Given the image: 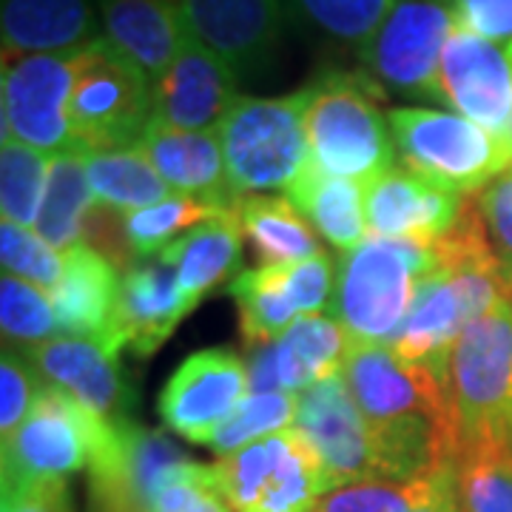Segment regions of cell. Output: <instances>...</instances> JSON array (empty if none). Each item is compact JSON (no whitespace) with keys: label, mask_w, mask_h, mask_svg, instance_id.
I'll list each match as a JSON object with an SVG mask.
<instances>
[{"label":"cell","mask_w":512,"mask_h":512,"mask_svg":"<svg viewBox=\"0 0 512 512\" xmlns=\"http://www.w3.org/2000/svg\"><path fill=\"white\" fill-rule=\"evenodd\" d=\"M342 376L370 430L379 478L410 481L453 467L458 430L441 376L373 342L350 345Z\"/></svg>","instance_id":"obj_1"},{"label":"cell","mask_w":512,"mask_h":512,"mask_svg":"<svg viewBox=\"0 0 512 512\" xmlns=\"http://www.w3.org/2000/svg\"><path fill=\"white\" fill-rule=\"evenodd\" d=\"M379 97L365 74L328 72L313 80L305 114L313 168L362 185L396 168V143Z\"/></svg>","instance_id":"obj_2"},{"label":"cell","mask_w":512,"mask_h":512,"mask_svg":"<svg viewBox=\"0 0 512 512\" xmlns=\"http://www.w3.org/2000/svg\"><path fill=\"white\" fill-rule=\"evenodd\" d=\"M436 268L433 245L367 237L342 256L330 311L353 342L390 345L404 325L421 279Z\"/></svg>","instance_id":"obj_3"},{"label":"cell","mask_w":512,"mask_h":512,"mask_svg":"<svg viewBox=\"0 0 512 512\" xmlns=\"http://www.w3.org/2000/svg\"><path fill=\"white\" fill-rule=\"evenodd\" d=\"M311 86L288 97H248L237 103L220 123L225 171L234 197L291 191L311 165L305 114Z\"/></svg>","instance_id":"obj_4"},{"label":"cell","mask_w":512,"mask_h":512,"mask_svg":"<svg viewBox=\"0 0 512 512\" xmlns=\"http://www.w3.org/2000/svg\"><path fill=\"white\" fill-rule=\"evenodd\" d=\"M387 120L399 165L453 194L473 197L512 168L510 143L456 111L399 106Z\"/></svg>","instance_id":"obj_5"},{"label":"cell","mask_w":512,"mask_h":512,"mask_svg":"<svg viewBox=\"0 0 512 512\" xmlns=\"http://www.w3.org/2000/svg\"><path fill=\"white\" fill-rule=\"evenodd\" d=\"M458 430L464 444L512 447V302H501L461 330L444 370Z\"/></svg>","instance_id":"obj_6"},{"label":"cell","mask_w":512,"mask_h":512,"mask_svg":"<svg viewBox=\"0 0 512 512\" xmlns=\"http://www.w3.org/2000/svg\"><path fill=\"white\" fill-rule=\"evenodd\" d=\"M151 123L154 83L148 74L117 52L106 37L83 46L69 97L74 148L86 154L134 148Z\"/></svg>","instance_id":"obj_7"},{"label":"cell","mask_w":512,"mask_h":512,"mask_svg":"<svg viewBox=\"0 0 512 512\" xmlns=\"http://www.w3.org/2000/svg\"><path fill=\"white\" fill-rule=\"evenodd\" d=\"M114 436V424L100 419L66 390L43 382L32 413L3 439V490L35 487L89 470L94 456Z\"/></svg>","instance_id":"obj_8"},{"label":"cell","mask_w":512,"mask_h":512,"mask_svg":"<svg viewBox=\"0 0 512 512\" xmlns=\"http://www.w3.org/2000/svg\"><path fill=\"white\" fill-rule=\"evenodd\" d=\"M234 512H311L330 484L322 461L296 427L214 461Z\"/></svg>","instance_id":"obj_9"},{"label":"cell","mask_w":512,"mask_h":512,"mask_svg":"<svg viewBox=\"0 0 512 512\" xmlns=\"http://www.w3.org/2000/svg\"><path fill=\"white\" fill-rule=\"evenodd\" d=\"M458 23L441 0H396L359 49L367 77L387 92L436 103V72Z\"/></svg>","instance_id":"obj_10"},{"label":"cell","mask_w":512,"mask_h":512,"mask_svg":"<svg viewBox=\"0 0 512 512\" xmlns=\"http://www.w3.org/2000/svg\"><path fill=\"white\" fill-rule=\"evenodd\" d=\"M77 60L80 49L57 55H3V140H18L46 154L74 148L69 97Z\"/></svg>","instance_id":"obj_11"},{"label":"cell","mask_w":512,"mask_h":512,"mask_svg":"<svg viewBox=\"0 0 512 512\" xmlns=\"http://www.w3.org/2000/svg\"><path fill=\"white\" fill-rule=\"evenodd\" d=\"M436 103L507 140L512 120V49L458 23L436 72Z\"/></svg>","instance_id":"obj_12"},{"label":"cell","mask_w":512,"mask_h":512,"mask_svg":"<svg viewBox=\"0 0 512 512\" xmlns=\"http://www.w3.org/2000/svg\"><path fill=\"white\" fill-rule=\"evenodd\" d=\"M191 461L163 430L137 421L114 424L111 441L89 464L97 512H151L154 495L180 464Z\"/></svg>","instance_id":"obj_13"},{"label":"cell","mask_w":512,"mask_h":512,"mask_svg":"<svg viewBox=\"0 0 512 512\" xmlns=\"http://www.w3.org/2000/svg\"><path fill=\"white\" fill-rule=\"evenodd\" d=\"M245 396V359H239L234 350L211 348L188 356L174 370L160 393L157 410L171 433L208 447Z\"/></svg>","instance_id":"obj_14"},{"label":"cell","mask_w":512,"mask_h":512,"mask_svg":"<svg viewBox=\"0 0 512 512\" xmlns=\"http://www.w3.org/2000/svg\"><path fill=\"white\" fill-rule=\"evenodd\" d=\"M293 427L311 441V447L322 461L330 490L350 481L379 478L370 430L350 396L342 373L322 379L299 393V410Z\"/></svg>","instance_id":"obj_15"},{"label":"cell","mask_w":512,"mask_h":512,"mask_svg":"<svg viewBox=\"0 0 512 512\" xmlns=\"http://www.w3.org/2000/svg\"><path fill=\"white\" fill-rule=\"evenodd\" d=\"M350 345V333L333 316L305 313L276 342L248 348V393H302L342 373Z\"/></svg>","instance_id":"obj_16"},{"label":"cell","mask_w":512,"mask_h":512,"mask_svg":"<svg viewBox=\"0 0 512 512\" xmlns=\"http://www.w3.org/2000/svg\"><path fill=\"white\" fill-rule=\"evenodd\" d=\"M120 350L123 345L111 339L55 336L43 345L23 350V356L46 382L66 390L100 419L120 424L131 419L128 413L134 407V390L120 370Z\"/></svg>","instance_id":"obj_17"},{"label":"cell","mask_w":512,"mask_h":512,"mask_svg":"<svg viewBox=\"0 0 512 512\" xmlns=\"http://www.w3.org/2000/svg\"><path fill=\"white\" fill-rule=\"evenodd\" d=\"M237 97V72L188 32L174 63L154 83V123L180 131H214Z\"/></svg>","instance_id":"obj_18"},{"label":"cell","mask_w":512,"mask_h":512,"mask_svg":"<svg viewBox=\"0 0 512 512\" xmlns=\"http://www.w3.org/2000/svg\"><path fill=\"white\" fill-rule=\"evenodd\" d=\"M188 32L237 72L259 74L279 40L282 0H177Z\"/></svg>","instance_id":"obj_19"},{"label":"cell","mask_w":512,"mask_h":512,"mask_svg":"<svg viewBox=\"0 0 512 512\" xmlns=\"http://www.w3.org/2000/svg\"><path fill=\"white\" fill-rule=\"evenodd\" d=\"M467 197L427 183L402 165L367 185L365 208L370 237L410 239L433 245L461 214Z\"/></svg>","instance_id":"obj_20"},{"label":"cell","mask_w":512,"mask_h":512,"mask_svg":"<svg viewBox=\"0 0 512 512\" xmlns=\"http://www.w3.org/2000/svg\"><path fill=\"white\" fill-rule=\"evenodd\" d=\"M191 311L194 305L183 296L177 274L163 256L131 262L120 276L117 339L140 359L163 348Z\"/></svg>","instance_id":"obj_21"},{"label":"cell","mask_w":512,"mask_h":512,"mask_svg":"<svg viewBox=\"0 0 512 512\" xmlns=\"http://www.w3.org/2000/svg\"><path fill=\"white\" fill-rule=\"evenodd\" d=\"M120 276L109 256L89 242H80L63 254V276L55 285L52 308L57 319V336L83 339H117V299Z\"/></svg>","instance_id":"obj_22"},{"label":"cell","mask_w":512,"mask_h":512,"mask_svg":"<svg viewBox=\"0 0 512 512\" xmlns=\"http://www.w3.org/2000/svg\"><path fill=\"white\" fill-rule=\"evenodd\" d=\"M151 165L174 194L214 202L220 208H234V197L225 171L220 131H180V128L151 123L140 146Z\"/></svg>","instance_id":"obj_23"},{"label":"cell","mask_w":512,"mask_h":512,"mask_svg":"<svg viewBox=\"0 0 512 512\" xmlns=\"http://www.w3.org/2000/svg\"><path fill=\"white\" fill-rule=\"evenodd\" d=\"M97 15L103 37L151 83L163 77L188 37L177 0H97Z\"/></svg>","instance_id":"obj_24"},{"label":"cell","mask_w":512,"mask_h":512,"mask_svg":"<svg viewBox=\"0 0 512 512\" xmlns=\"http://www.w3.org/2000/svg\"><path fill=\"white\" fill-rule=\"evenodd\" d=\"M467 325H473V319L464 308L456 279L444 265L436 262V268L421 279L413 308L399 333L393 336L390 348L410 362L430 367L444 382L453 345Z\"/></svg>","instance_id":"obj_25"},{"label":"cell","mask_w":512,"mask_h":512,"mask_svg":"<svg viewBox=\"0 0 512 512\" xmlns=\"http://www.w3.org/2000/svg\"><path fill=\"white\" fill-rule=\"evenodd\" d=\"M3 55L77 52L103 37L92 0H0Z\"/></svg>","instance_id":"obj_26"},{"label":"cell","mask_w":512,"mask_h":512,"mask_svg":"<svg viewBox=\"0 0 512 512\" xmlns=\"http://www.w3.org/2000/svg\"><path fill=\"white\" fill-rule=\"evenodd\" d=\"M242 237L234 205V211L202 222L160 254L174 268L180 291L194 308L214 288L231 285L242 274Z\"/></svg>","instance_id":"obj_27"},{"label":"cell","mask_w":512,"mask_h":512,"mask_svg":"<svg viewBox=\"0 0 512 512\" xmlns=\"http://www.w3.org/2000/svg\"><path fill=\"white\" fill-rule=\"evenodd\" d=\"M365 191L367 185L330 177L308 165L302 180L288 191V200L311 222L313 231H319L336 251L348 254L370 237Z\"/></svg>","instance_id":"obj_28"},{"label":"cell","mask_w":512,"mask_h":512,"mask_svg":"<svg viewBox=\"0 0 512 512\" xmlns=\"http://www.w3.org/2000/svg\"><path fill=\"white\" fill-rule=\"evenodd\" d=\"M237 220L262 265H288L322 254L313 225L288 197H239Z\"/></svg>","instance_id":"obj_29"},{"label":"cell","mask_w":512,"mask_h":512,"mask_svg":"<svg viewBox=\"0 0 512 512\" xmlns=\"http://www.w3.org/2000/svg\"><path fill=\"white\" fill-rule=\"evenodd\" d=\"M94 191L86 168V151L69 148L52 157L46 197L37 214L35 231L55 251L66 254L86 237V222L94 211Z\"/></svg>","instance_id":"obj_30"},{"label":"cell","mask_w":512,"mask_h":512,"mask_svg":"<svg viewBox=\"0 0 512 512\" xmlns=\"http://www.w3.org/2000/svg\"><path fill=\"white\" fill-rule=\"evenodd\" d=\"M86 168L97 208L120 217L157 205L174 194L151 165L146 151L137 146L86 154Z\"/></svg>","instance_id":"obj_31"},{"label":"cell","mask_w":512,"mask_h":512,"mask_svg":"<svg viewBox=\"0 0 512 512\" xmlns=\"http://www.w3.org/2000/svg\"><path fill=\"white\" fill-rule=\"evenodd\" d=\"M453 484L461 512H512V447L493 441L458 447Z\"/></svg>","instance_id":"obj_32"},{"label":"cell","mask_w":512,"mask_h":512,"mask_svg":"<svg viewBox=\"0 0 512 512\" xmlns=\"http://www.w3.org/2000/svg\"><path fill=\"white\" fill-rule=\"evenodd\" d=\"M225 211L234 208H220L214 202L197 200V197H183V194H171L157 205H148L140 211H131L123 217V237L134 262L160 256L174 245L177 239H183L188 231H194L202 222L214 220Z\"/></svg>","instance_id":"obj_33"},{"label":"cell","mask_w":512,"mask_h":512,"mask_svg":"<svg viewBox=\"0 0 512 512\" xmlns=\"http://www.w3.org/2000/svg\"><path fill=\"white\" fill-rule=\"evenodd\" d=\"M450 473L453 467L441 470L436 476L410 478V481H399V478L350 481L328 490L313 504L311 512H413L439 490Z\"/></svg>","instance_id":"obj_34"},{"label":"cell","mask_w":512,"mask_h":512,"mask_svg":"<svg viewBox=\"0 0 512 512\" xmlns=\"http://www.w3.org/2000/svg\"><path fill=\"white\" fill-rule=\"evenodd\" d=\"M52 157L46 151L3 140L0 148V208L3 220L18 222L23 228H35L40 205L46 197Z\"/></svg>","instance_id":"obj_35"},{"label":"cell","mask_w":512,"mask_h":512,"mask_svg":"<svg viewBox=\"0 0 512 512\" xmlns=\"http://www.w3.org/2000/svg\"><path fill=\"white\" fill-rule=\"evenodd\" d=\"M228 293L237 302L239 328L248 348L271 345L299 319V313L293 311L291 302L279 293L262 265L254 271H242L228 285Z\"/></svg>","instance_id":"obj_36"},{"label":"cell","mask_w":512,"mask_h":512,"mask_svg":"<svg viewBox=\"0 0 512 512\" xmlns=\"http://www.w3.org/2000/svg\"><path fill=\"white\" fill-rule=\"evenodd\" d=\"M296 410H299V393H288V390L248 393L231 413V419L214 433L208 447L220 458L231 456L254 441L291 430L296 424Z\"/></svg>","instance_id":"obj_37"},{"label":"cell","mask_w":512,"mask_h":512,"mask_svg":"<svg viewBox=\"0 0 512 512\" xmlns=\"http://www.w3.org/2000/svg\"><path fill=\"white\" fill-rule=\"evenodd\" d=\"M288 6L311 29L359 52L376 35L396 0H288Z\"/></svg>","instance_id":"obj_38"},{"label":"cell","mask_w":512,"mask_h":512,"mask_svg":"<svg viewBox=\"0 0 512 512\" xmlns=\"http://www.w3.org/2000/svg\"><path fill=\"white\" fill-rule=\"evenodd\" d=\"M0 328L6 350H23L55 339L57 319L52 296L29 285L18 276L3 274L0 279Z\"/></svg>","instance_id":"obj_39"},{"label":"cell","mask_w":512,"mask_h":512,"mask_svg":"<svg viewBox=\"0 0 512 512\" xmlns=\"http://www.w3.org/2000/svg\"><path fill=\"white\" fill-rule=\"evenodd\" d=\"M0 262L3 274H12L52 293L63 276V254L55 251L35 228H23L18 222H0Z\"/></svg>","instance_id":"obj_40"},{"label":"cell","mask_w":512,"mask_h":512,"mask_svg":"<svg viewBox=\"0 0 512 512\" xmlns=\"http://www.w3.org/2000/svg\"><path fill=\"white\" fill-rule=\"evenodd\" d=\"M279 293L293 305L299 316L328 311L336 291V268L325 251L288 265H262Z\"/></svg>","instance_id":"obj_41"},{"label":"cell","mask_w":512,"mask_h":512,"mask_svg":"<svg viewBox=\"0 0 512 512\" xmlns=\"http://www.w3.org/2000/svg\"><path fill=\"white\" fill-rule=\"evenodd\" d=\"M151 512H231L217 481L214 464L185 461L154 495Z\"/></svg>","instance_id":"obj_42"},{"label":"cell","mask_w":512,"mask_h":512,"mask_svg":"<svg viewBox=\"0 0 512 512\" xmlns=\"http://www.w3.org/2000/svg\"><path fill=\"white\" fill-rule=\"evenodd\" d=\"M43 382L46 379L23 353L3 350L0 359V436L3 439H9L32 413V404Z\"/></svg>","instance_id":"obj_43"},{"label":"cell","mask_w":512,"mask_h":512,"mask_svg":"<svg viewBox=\"0 0 512 512\" xmlns=\"http://www.w3.org/2000/svg\"><path fill=\"white\" fill-rule=\"evenodd\" d=\"M476 208L487 239L504 268L507 302L512 299V168L495 177L487 188L476 194Z\"/></svg>","instance_id":"obj_44"},{"label":"cell","mask_w":512,"mask_h":512,"mask_svg":"<svg viewBox=\"0 0 512 512\" xmlns=\"http://www.w3.org/2000/svg\"><path fill=\"white\" fill-rule=\"evenodd\" d=\"M461 26L512 49V0H441Z\"/></svg>","instance_id":"obj_45"},{"label":"cell","mask_w":512,"mask_h":512,"mask_svg":"<svg viewBox=\"0 0 512 512\" xmlns=\"http://www.w3.org/2000/svg\"><path fill=\"white\" fill-rule=\"evenodd\" d=\"M0 512H74L69 481H49L35 487L3 490Z\"/></svg>","instance_id":"obj_46"},{"label":"cell","mask_w":512,"mask_h":512,"mask_svg":"<svg viewBox=\"0 0 512 512\" xmlns=\"http://www.w3.org/2000/svg\"><path fill=\"white\" fill-rule=\"evenodd\" d=\"M413 512H458V498H456V484H453V473L450 478L441 484L436 493L430 495L424 504H419Z\"/></svg>","instance_id":"obj_47"},{"label":"cell","mask_w":512,"mask_h":512,"mask_svg":"<svg viewBox=\"0 0 512 512\" xmlns=\"http://www.w3.org/2000/svg\"><path fill=\"white\" fill-rule=\"evenodd\" d=\"M507 143H510V148H512V120H510V131H507Z\"/></svg>","instance_id":"obj_48"},{"label":"cell","mask_w":512,"mask_h":512,"mask_svg":"<svg viewBox=\"0 0 512 512\" xmlns=\"http://www.w3.org/2000/svg\"><path fill=\"white\" fill-rule=\"evenodd\" d=\"M458 512H461V507H458Z\"/></svg>","instance_id":"obj_49"},{"label":"cell","mask_w":512,"mask_h":512,"mask_svg":"<svg viewBox=\"0 0 512 512\" xmlns=\"http://www.w3.org/2000/svg\"><path fill=\"white\" fill-rule=\"evenodd\" d=\"M510 302H512V299H510Z\"/></svg>","instance_id":"obj_50"}]
</instances>
